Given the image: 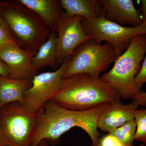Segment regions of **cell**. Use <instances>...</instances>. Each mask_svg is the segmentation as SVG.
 Returning a JSON list of instances; mask_svg holds the SVG:
<instances>
[{
	"label": "cell",
	"instance_id": "obj_1",
	"mask_svg": "<svg viewBox=\"0 0 146 146\" xmlns=\"http://www.w3.org/2000/svg\"><path fill=\"white\" fill-rule=\"evenodd\" d=\"M110 104L108 103L88 110H75L64 108L52 100L49 101L43 108L31 146H38L44 140L56 141L75 127L81 128L89 135L92 142L91 146H100L98 120Z\"/></svg>",
	"mask_w": 146,
	"mask_h": 146
},
{
	"label": "cell",
	"instance_id": "obj_2",
	"mask_svg": "<svg viewBox=\"0 0 146 146\" xmlns=\"http://www.w3.org/2000/svg\"><path fill=\"white\" fill-rule=\"evenodd\" d=\"M121 98L119 94L100 76L81 74L63 79L52 100L66 109L85 110Z\"/></svg>",
	"mask_w": 146,
	"mask_h": 146
},
{
	"label": "cell",
	"instance_id": "obj_3",
	"mask_svg": "<svg viewBox=\"0 0 146 146\" xmlns=\"http://www.w3.org/2000/svg\"><path fill=\"white\" fill-rule=\"evenodd\" d=\"M0 16L8 24L15 42L23 49L36 52L48 38L50 30L18 0L0 1Z\"/></svg>",
	"mask_w": 146,
	"mask_h": 146
},
{
	"label": "cell",
	"instance_id": "obj_4",
	"mask_svg": "<svg viewBox=\"0 0 146 146\" xmlns=\"http://www.w3.org/2000/svg\"><path fill=\"white\" fill-rule=\"evenodd\" d=\"M146 54V34L136 35L127 49L117 58L111 70L100 77L116 90L121 98H132L141 91L135 85L134 79Z\"/></svg>",
	"mask_w": 146,
	"mask_h": 146
},
{
	"label": "cell",
	"instance_id": "obj_5",
	"mask_svg": "<svg viewBox=\"0 0 146 146\" xmlns=\"http://www.w3.org/2000/svg\"><path fill=\"white\" fill-rule=\"evenodd\" d=\"M43 109L33 112L14 102L0 108V146H31Z\"/></svg>",
	"mask_w": 146,
	"mask_h": 146
},
{
	"label": "cell",
	"instance_id": "obj_6",
	"mask_svg": "<svg viewBox=\"0 0 146 146\" xmlns=\"http://www.w3.org/2000/svg\"><path fill=\"white\" fill-rule=\"evenodd\" d=\"M117 58L115 48L110 43L99 44L94 39L86 40L72 55L63 79L81 74L100 76Z\"/></svg>",
	"mask_w": 146,
	"mask_h": 146
},
{
	"label": "cell",
	"instance_id": "obj_7",
	"mask_svg": "<svg viewBox=\"0 0 146 146\" xmlns=\"http://www.w3.org/2000/svg\"><path fill=\"white\" fill-rule=\"evenodd\" d=\"M81 25L85 33L91 35L97 44L106 41L111 44L117 58L127 49L134 36L146 34V22L138 27H123L106 20L104 12L98 18H82Z\"/></svg>",
	"mask_w": 146,
	"mask_h": 146
},
{
	"label": "cell",
	"instance_id": "obj_8",
	"mask_svg": "<svg viewBox=\"0 0 146 146\" xmlns=\"http://www.w3.org/2000/svg\"><path fill=\"white\" fill-rule=\"evenodd\" d=\"M71 56L65 59L54 72H46L35 76L31 86L24 94L22 104L25 108L33 112H39L43 109L47 102L52 99L60 89L63 75Z\"/></svg>",
	"mask_w": 146,
	"mask_h": 146
},
{
	"label": "cell",
	"instance_id": "obj_9",
	"mask_svg": "<svg viewBox=\"0 0 146 146\" xmlns=\"http://www.w3.org/2000/svg\"><path fill=\"white\" fill-rule=\"evenodd\" d=\"M81 16L68 17L64 12L57 28V56L58 64H61L71 57L76 49L86 40L92 39L84 31Z\"/></svg>",
	"mask_w": 146,
	"mask_h": 146
},
{
	"label": "cell",
	"instance_id": "obj_10",
	"mask_svg": "<svg viewBox=\"0 0 146 146\" xmlns=\"http://www.w3.org/2000/svg\"><path fill=\"white\" fill-rule=\"evenodd\" d=\"M36 52L25 50L15 42L0 47V59L7 64L10 70L9 78L32 80L37 71L32 63Z\"/></svg>",
	"mask_w": 146,
	"mask_h": 146
},
{
	"label": "cell",
	"instance_id": "obj_11",
	"mask_svg": "<svg viewBox=\"0 0 146 146\" xmlns=\"http://www.w3.org/2000/svg\"><path fill=\"white\" fill-rule=\"evenodd\" d=\"M106 20L123 25L138 27L143 23L139 11L132 0H100Z\"/></svg>",
	"mask_w": 146,
	"mask_h": 146
},
{
	"label": "cell",
	"instance_id": "obj_12",
	"mask_svg": "<svg viewBox=\"0 0 146 146\" xmlns=\"http://www.w3.org/2000/svg\"><path fill=\"white\" fill-rule=\"evenodd\" d=\"M138 106L133 102L123 104L118 100L110 103L109 107L103 112L99 118L98 128L108 133L134 120Z\"/></svg>",
	"mask_w": 146,
	"mask_h": 146
},
{
	"label": "cell",
	"instance_id": "obj_13",
	"mask_svg": "<svg viewBox=\"0 0 146 146\" xmlns=\"http://www.w3.org/2000/svg\"><path fill=\"white\" fill-rule=\"evenodd\" d=\"M42 19L50 30L57 32L62 14V7L58 0H18Z\"/></svg>",
	"mask_w": 146,
	"mask_h": 146
},
{
	"label": "cell",
	"instance_id": "obj_14",
	"mask_svg": "<svg viewBox=\"0 0 146 146\" xmlns=\"http://www.w3.org/2000/svg\"><path fill=\"white\" fill-rule=\"evenodd\" d=\"M60 2L68 17L93 19L99 18L104 12L100 0H60Z\"/></svg>",
	"mask_w": 146,
	"mask_h": 146
},
{
	"label": "cell",
	"instance_id": "obj_15",
	"mask_svg": "<svg viewBox=\"0 0 146 146\" xmlns=\"http://www.w3.org/2000/svg\"><path fill=\"white\" fill-rule=\"evenodd\" d=\"M31 85L32 80L0 76V108L14 102L22 104L24 94Z\"/></svg>",
	"mask_w": 146,
	"mask_h": 146
},
{
	"label": "cell",
	"instance_id": "obj_16",
	"mask_svg": "<svg viewBox=\"0 0 146 146\" xmlns=\"http://www.w3.org/2000/svg\"><path fill=\"white\" fill-rule=\"evenodd\" d=\"M56 33L51 31L47 41L39 47L33 58V65L36 70L46 66L55 69L59 65L57 60Z\"/></svg>",
	"mask_w": 146,
	"mask_h": 146
},
{
	"label": "cell",
	"instance_id": "obj_17",
	"mask_svg": "<svg viewBox=\"0 0 146 146\" xmlns=\"http://www.w3.org/2000/svg\"><path fill=\"white\" fill-rule=\"evenodd\" d=\"M136 130V124L135 120L126 123L123 125L108 133L115 137L123 146H134Z\"/></svg>",
	"mask_w": 146,
	"mask_h": 146
},
{
	"label": "cell",
	"instance_id": "obj_18",
	"mask_svg": "<svg viewBox=\"0 0 146 146\" xmlns=\"http://www.w3.org/2000/svg\"><path fill=\"white\" fill-rule=\"evenodd\" d=\"M134 120L136 124L135 140L146 145V108L137 109Z\"/></svg>",
	"mask_w": 146,
	"mask_h": 146
},
{
	"label": "cell",
	"instance_id": "obj_19",
	"mask_svg": "<svg viewBox=\"0 0 146 146\" xmlns=\"http://www.w3.org/2000/svg\"><path fill=\"white\" fill-rule=\"evenodd\" d=\"M15 42L12 32L5 20L0 16V47Z\"/></svg>",
	"mask_w": 146,
	"mask_h": 146
},
{
	"label": "cell",
	"instance_id": "obj_20",
	"mask_svg": "<svg viewBox=\"0 0 146 146\" xmlns=\"http://www.w3.org/2000/svg\"><path fill=\"white\" fill-rule=\"evenodd\" d=\"M135 85L139 90L146 84V56L144 58L141 69L134 79Z\"/></svg>",
	"mask_w": 146,
	"mask_h": 146
},
{
	"label": "cell",
	"instance_id": "obj_21",
	"mask_svg": "<svg viewBox=\"0 0 146 146\" xmlns=\"http://www.w3.org/2000/svg\"><path fill=\"white\" fill-rule=\"evenodd\" d=\"M100 146H123L117 138L108 133L100 139Z\"/></svg>",
	"mask_w": 146,
	"mask_h": 146
},
{
	"label": "cell",
	"instance_id": "obj_22",
	"mask_svg": "<svg viewBox=\"0 0 146 146\" xmlns=\"http://www.w3.org/2000/svg\"><path fill=\"white\" fill-rule=\"evenodd\" d=\"M133 102L137 106H146V92L140 91H138L131 98Z\"/></svg>",
	"mask_w": 146,
	"mask_h": 146
},
{
	"label": "cell",
	"instance_id": "obj_23",
	"mask_svg": "<svg viewBox=\"0 0 146 146\" xmlns=\"http://www.w3.org/2000/svg\"><path fill=\"white\" fill-rule=\"evenodd\" d=\"M10 74V70L6 63L0 59V76L9 78Z\"/></svg>",
	"mask_w": 146,
	"mask_h": 146
},
{
	"label": "cell",
	"instance_id": "obj_24",
	"mask_svg": "<svg viewBox=\"0 0 146 146\" xmlns=\"http://www.w3.org/2000/svg\"><path fill=\"white\" fill-rule=\"evenodd\" d=\"M141 11L142 21L143 23L146 22V0L141 1Z\"/></svg>",
	"mask_w": 146,
	"mask_h": 146
},
{
	"label": "cell",
	"instance_id": "obj_25",
	"mask_svg": "<svg viewBox=\"0 0 146 146\" xmlns=\"http://www.w3.org/2000/svg\"><path fill=\"white\" fill-rule=\"evenodd\" d=\"M38 146H49L47 140H44L41 141Z\"/></svg>",
	"mask_w": 146,
	"mask_h": 146
},
{
	"label": "cell",
	"instance_id": "obj_26",
	"mask_svg": "<svg viewBox=\"0 0 146 146\" xmlns=\"http://www.w3.org/2000/svg\"><path fill=\"white\" fill-rule=\"evenodd\" d=\"M138 146H145L144 145H139Z\"/></svg>",
	"mask_w": 146,
	"mask_h": 146
}]
</instances>
